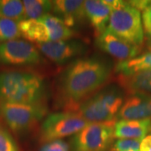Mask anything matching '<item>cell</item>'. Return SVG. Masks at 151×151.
Segmentation results:
<instances>
[{
  "label": "cell",
  "mask_w": 151,
  "mask_h": 151,
  "mask_svg": "<svg viewBox=\"0 0 151 151\" xmlns=\"http://www.w3.org/2000/svg\"><path fill=\"white\" fill-rule=\"evenodd\" d=\"M23 4L25 19H40L52 10V1L24 0Z\"/></svg>",
  "instance_id": "d6986e66"
},
{
  "label": "cell",
  "mask_w": 151,
  "mask_h": 151,
  "mask_svg": "<svg viewBox=\"0 0 151 151\" xmlns=\"http://www.w3.org/2000/svg\"><path fill=\"white\" fill-rule=\"evenodd\" d=\"M52 11L68 27H73L84 20V1L57 0L52 1Z\"/></svg>",
  "instance_id": "7c38bea8"
},
{
  "label": "cell",
  "mask_w": 151,
  "mask_h": 151,
  "mask_svg": "<svg viewBox=\"0 0 151 151\" xmlns=\"http://www.w3.org/2000/svg\"><path fill=\"white\" fill-rule=\"evenodd\" d=\"M47 108L44 103L35 104L0 103V116L9 128L14 132L31 129L46 116Z\"/></svg>",
  "instance_id": "8992f818"
},
{
  "label": "cell",
  "mask_w": 151,
  "mask_h": 151,
  "mask_svg": "<svg viewBox=\"0 0 151 151\" xmlns=\"http://www.w3.org/2000/svg\"><path fill=\"white\" fill-rule=\"evenodd\" d=\"M19 27L21 36L31 42L42 44L50 41L47 29L40 19H24L19 22Z\"/></svg>",
  "instance_id": "2e32d148"
},
{
  "label": "cell",
  "mask_w": 151,
  "mask_h": 151,
  "mask_svg": "<svg viewBox=\"0 0 151 151\" xmlns=\"http://www.w3.org/2000/svg\"><path fill=\"white\" fill-rule=\"evenodd\" d=\"M117 118L124 120L150 119L151 96L131 95L124 102Z\"/></svg>",
  "instance_id": "8fae6325"
},
{
  "label": "cell",
  "mask_w": 151,
  "mask_h": 151,
  "mask_svg": "<svg viewBox=\"0 0 151 151\" xmlns=\"http://www.w3.org/2000/svg\"><path fill=\"white\" fill-rule=\"evenodd\" d=\"M124 103V95L117 86H109L82 102L78 113L90 123L115 121Z\"/></svg>",
  "instance_id": "3957f363"
},
{
  "label": "cell",
  "mask_w": 151,
  "mask_h": 151,
  "mask_svg": "<svg viewBox=\"0 0 151 151\" xmlns=\"http://www.w3.org/2000/svg\"><path fill=\"white\" fill-rule=\"evenodd\" d=\"M119 82L131 95L151 96V70H143L132 75H120Z\"/></svg>",
  "instance_id": "9a60e30c"
},
{
  "label": "cell",
  "mask_w": 151,
  "mask_h": 151,
  "mask_svg": "<svg viewBox=\"0 0 151 151\" xmlns=\"http://www.w3.org/2000/svg\"><path fill=\"white\" fill-rule=\"evenodd\" d=\"M116 72L120 75H132L143 70H151V50L132 59L119 61L116 65Z\"/></svg>",
  "instance_id": "ac0fdd59"
},
{
  "label": "cell",
  "mask_w": 151,
  "mask_h": 151,
  "mask_svg": "<svg viewBox=\"0 0 151 151\" xmlns=\"http://www.w3.org/2000/svg\"><path fill=\"white\" fill-rule=\"evenodd\" d=\"M46 85L43 77L29 70L0 72V103H44Z\"/></svg>",
  "instance_id": "7a4b0ae2"
},
{
  "label": "cell",
  "mask_w": 151,
  "mask_h": 151,
  "mask_svg": "<svg viewBox=\"0 0 151 151\" xmlns=\"http://www.w3.org/2000/svg\"><path fill=\"white\" fill-rule=\"evenodd\" d=\"M151 131L150 119L124 120L114 124V138L142 140Z\"/></svg>",
  "instance_id": "5bb4252c"
},
{
  "label": "cell",
  "mask_w": 151,
  "mask_h": 151,
  "mask_svg": "<svg viewBox=\"0 0 151 151\" xmlns=\"http://www.w3.org/2000/svg\"><path fill=\"white\" fill-rule=\"evenodd\" d=\"M69 145L61 139L50 141L48 143H45L40 151H69Z\"/></svg>",
  "instance_id": "cb8c5ba5"
},
{
  "label": "cell",
  "mask_w": 151,
  "mask_h": 151,
  "mask_svg": "<svg viewBox=\"0 0 151 151\" xmlns=\"http://www.w3.org/2000/svg\"><path fill=\"white\" fill-rule=\"evenodd\" d=\"M96 45L103 51L121 60V61L134 58L139 53L138 45L128 42L108 29L97 35Z\"/></svg>",
  "instance_id": "30bf717a"
},
{
  "label": "cell",
  "mask_w": 151,
  "mask_h": 151,
  "mask_svg": "<svg viewBox=\"0 0 151 151\" xmlns=\"http://www.w3.org/2000/svg\"><path fill=\"white\" fill-rule=\"evenodd\" d=\"M0 18L18 22L25 19L23 1L0 0Z\"/></svg>",
  "instance_id": "ffe728a7"
},
{
  "label": "cell",
  "mask_w": 151,
  "mask_h": 151,
  "mask_svg": "<svg viewBox=\"0 0 151 151\" xmlns=\"http://www.w3.org/2000/svg\"><path fill=\"white\" fill-rule=\"evenodd\" d=\"M40 52L57 65H63L87 51L86 44L80 40L50 41L37 44Z\"/></svg>",
  "instance_id": "9c48e42d"
},
{
  "label": "cell",
  "mask_w": 151,
  "mask_h": 151,
  "mask_svg": "<svg viewBox=\"0 0 151 151\" xmlns=\"http://www.w3.org/2000/svg\"><path fill=\"white\" fill-rule=\"evenodd\" d=\"M107 29L135 45L139 46L144 42L145 33L140 12L129 2L123 1L112 11Z\"/></svg>",
  "instance_id": "277c9868"
},
{
  "label": "cell",
  "mask_w": 151,
  "mask_h": 151,
  "mask_svg": "<svg viewBox=\"0 0 151 151\" xmlns=\"http://www.w3.org/2000/svg\"><path fill=\"white\" fill-rule=\"evenodd\" d=\"M49 32L50 41L69 40L74 35L73 30L57 16L48 14L40 19Z\"/></svg>",
  "instance_id": "e0dca14e"
},
{
  "label": "cell",
  "mask_w": 151,
  "mask_h": 151,
  "mask_svg": "<svg viewBox=\"0 0 151 151\" xmlns=\"http://www.w3.org/2000/svg\"><path fill=\"white\" fill-rule=\"evenodd\" d=\"M139 139H119L112 145V151H140Z\"/></svg>",
  "instance_id": "7402d4cb"
},
{
  "label": "cell",
  "mask_w": 151,
  "mask_h": 151,
  "mask_svg": "<svg viewBox=\"0 0 151 151\" xmlns=\"http://www.w3.org/2000/svg\"><path fill=\"white\" fill-rule=\"evenodd\" d=\"M84 11L86 18L91 22L98 35L108 29V22L113 9L107 5L104 1H84Z\"/></svg>",
  "instance_id": "4fadbf2b"
},
{
  "label": "cell",
  "mask_w": 151,
  "mask_h": 151,
  "mask_svg": "<svg viewBox=\"0 0 151 151\" xmlns=\"http://www.w3.org/2000/svg\"><path fill=\"white\" fill-rule=\"evenodd\" d=\"M112 70L111 62L99 56L72 61L60 78V93L63 100L76 103L90 96L108 81Z\"/></svg>",
  "instance_id": "6da1fadb"
},
{
  "label": "cell",
  "mask_w": 151,
  "mask_h": 151,
  "mask_svg": "<svg viewBox=\"0 0 151 151\" xmlns=\"http://www.w3.org/2000/svg\"><path fill=\"white\" fill-rule=\"evenodd\" d=\"M0 151H19L9 132L0 127Z\"/></svg>",
  "instance_id": "603a6c76"
},
{
  "label": "cell",
  "mask_w": 151,
  "mask_h": 151,
  "mask_svg": "<svg viewBox=\"0 0 151 151\" xmlns=\"http://www.w3.org/2000/svg\"><path fill=\"white\" fill-rule=\"evenodd\" d=\"M90 122L78 113L60 112L46 116L40 127V141L48 143L76 134Z\"/></svg>",
  "instance_id": "52a82bcc"
},
{
  "label": "cell",
  "mask_w": 151,
  "mask_h": 151,
  "mask_svg": "<svg viewBox=\"0 0 151 151\" xmlns=\"http://www.w3.org/2000/svg\"><path fill=\"white\" fill-rule=\"evenodd\" d=\"M142 23L144 33L151 40V1L142 13Z\"/></svg>",
  "instance_id": "d4e9b609"
},
{
  "label": "cell",
  "mask_w": 151,
  "mask_h": 151,
  "mask_svg": "<svg viewBox=\"0 0 151 151\" xmlns=\"http://www.w3.org/2000/svg\"><path fill=\"white\" fill-rule=\"evenodd\" d=\"M20 36L19 22L0 18V43L16 40Z\"/></svg>",
  "instance_id": "44dd1931"
},
{
  "label": "cell",
  "mask_w": 151,
  "mask_h": 151,
  "mask_svg": "<svg viewBox=\"0 0 151 151\" xmlns=\"http://www.w3.org/2000/svg\"><path fill=\"white\" fill-rule=\"evenodd\" d=\"M115 121L89 123L70 140L72 151H107L113 145Z\"/></svg>",
  "instance_id": "5b68a950"
},
{
  "label": "cell",
  "mask_w": 151,
  "mask_h": 151,
  "mask_svg": "<svg viewBox=\"0 0 151 151\" xmlns=\"http://www.w3.org/2000/svg\"><path fill=\"white\" fill-rule=\"evenodd\" d=\"M43 61L34 45L24 40H13L0 44V65H36Z\"/></svg>",
  "instance_id": "ba28073f"
},
{
  "label": "cell",
  "mask_w": 151,
  "mask_h": 151,
  "mask_svg": "<svg viewBox=\"0 0 151 151\" xmlns=\"http://www.w3.org/2000/svg\"><path fill=\"white\" fill-rule=\"evenodd\" d=\"M140 151H151V134L145 136L140 141Z\"/></svg>",
  "instance_id": "484cf974"
}]
</instances>
